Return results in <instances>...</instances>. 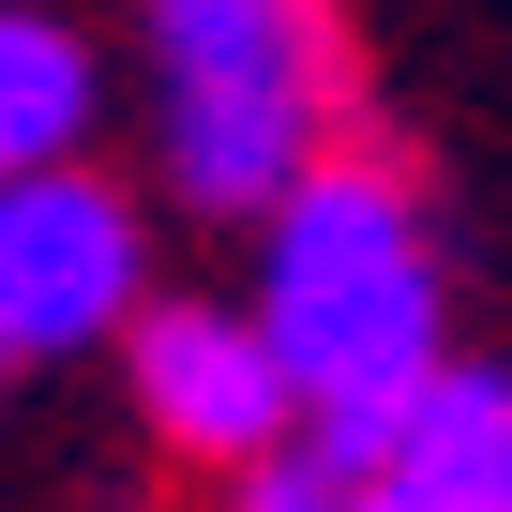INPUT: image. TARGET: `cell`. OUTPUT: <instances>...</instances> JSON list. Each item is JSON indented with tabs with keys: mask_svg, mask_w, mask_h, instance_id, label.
Instances as JSON below:
<instances>
[{
	"mask_svg": "<svg viewBox=\"0 0 512 512\" xmlns=\"http://www.w3.org/2000/svg\"><path fill=\"white\" fill-rule=\"evenodd\" d=\"M347 482H362V452H332V437L302 422L287 452H256V467H226V512H347Z\"/></svg>",
	"mask_w": 512,
	"mask_h": 512,
	"instance_id": "cell-7",
	"label": "cell"
},
{
	"mask_svg": "<svg viewBox=\"0 0 512 512\" xmlns=\"http://www.w3.org/2000/svg\"><path fill=\"white\" fill-rule=\"evenodd\" d=\"M256 332H272L302 422L377 467L407 392L452 362V287H437V226L377 151H317L272 211H256Z\"/></svg>",
	"mask_w": 512,
	"mask_h": 512,
	"instance_id": "cell-1",
	"label": "cell"
},
{
	"mask_svg": "<svg viewBox=\"0 0 512 512\" xmlns=\"http://www.w3.org/2000/svg\"><path fill=\"white\" fill-rule=\"evenodd\" d=\"M136 91L166 196L256 226L347 121V31L332 0H136Z\"/></svg>",
	"mask_w": 512,
	"mask_h": 512,
	"instance_id": "cell-2",
	"label": "cell"
},
{
	"mask_svg": "<svg viewBox=\"0 0 512 512\" xmlns=\"http://www.w3.org/2000/svg\"><path fill=\"white\" fill-rule=\"evenodd\" d=\"M347 512H407V497H392V482H377V467H362V482H347Z\"/></svg>",
	"mask_w": 512,
	"mask_h": 512,
	"instance_id": "cell-8",
	"label": "cell"
},
{
	"mask_svg": "<svg viewBox=\"0 0 512 512\" xmlns=\"http://www.w3.org/2000/svg\"><path fill=\"white\" fill-rule=\"evenodd\" d=\"M106 121V61L76 16H46V0H0V181L31 166H76Z\"/></svg>",
	"mask_w": 512,
	"mask_h": 512,
	"instance_id": "cell-6",
	"label": "cell"
},
{
	"mask_svg": "<svg viewBox=\"0 0 512 512\" xmlns=\"http://www.w3.org/2000/svg\"><path fill=\"white\" fill-rule=\"evenodd\" d=\"M136 302H151V226L121 181H91V151L0 181V332H16V362L121 347Z\"/></svg>",
	"mask_w": 512,
	"mask_h": 512,
	"instance_id": "cell-3",
	"label": "cell"
},
{
	"mask_svg": "<svg viewBox=\"0 0 512 512\" xmlns=\"http://www.w3.org/2000/svg\"><path fill=\"white\" fill-rule=\"evenodd\" d=\"M121 362H136V422L181 467H256L302 437V392H287L272 332H256V302H136Z\"/></svg>",
	"mask_w": 512,
	"mask_h": 512,
	"instance_id": "cell-4",
	"label": "cell"
},
{
	"mask_svg": "<svg viewBox=\"0 0 512 512\" xmlns=\"http://www.w3.org/2000/svg\"><path fill=\"white\" fill-rule=\"evenodd\" d=\"M0 362H16V332H0Z\"/></svg>",
	"mask_w": 512,
	"mask_h": 512,
	"instance_id": "cell-9",
	"label": "cell"
},
{
	"mask_svg": "<svg viewBox=\"0 0 512 512\" xmlns=\"http://www.w3.org/2000/svg\"><path fill=\"white\" fill-rule=\"evenodd\" d=\"M377 482L407 512H512V377L497 362H437L407 392V422L377 437Z\"/></svg>",
	"mask_w": 512,
	"mask_h": 512,
	"instance_id": "cell-5",
	"label": "cell"
}]
</instances>
